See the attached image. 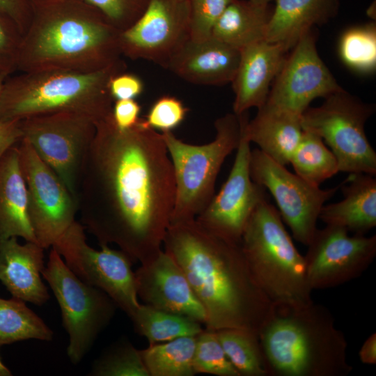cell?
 <instances>
[{"mask_svg":"<svg viewBox=\"0 0 376 376\" xmlns=\"http://www.w3.org/2000/svg\"><path fill=\"white\" fill-rule=\"evenodd\" d=\"M242 119L243 134L250 143L257 144L277 163L290 164L303 134L301 115L265 103L252 120H249L246 112Z\"/></svg>","mask_w":376,"mask_h":376,"instance_id":"cell-22","label":"cell"},{"mask_svg":"<svg viewBox=\"0 0 376 376\" xmlns=\"http://www.w3.org/2000/svg\"><path fill=\"white\" fill-rule=\"evenodd\" d=\"M17 238L0 241V281L13 297L41 306L49 299L41 278L44 249L33 242L20 244Z\"/></svg>","mask_w":376,"mask_h":376,"instance_id":"cell-21","label":"cell"},{"mask_svg":"<svg viewBox=\"0 0 376 376\" xmlns=\"http://www.w3.org/2000/svg\"><path fill=\"white\" fill-rule=\"evenodd\" d=\"M109 87L115 101L136 98L142 93L144 85L139 77L125 71L113 77Z\"/></svg>","mask_w":376,"mask_h":376,"instance_id":"cell-39","label":"cell"},{"mask_svg":"<svg viewBox=\"0 0 376 376\" xmlns=\"http://www.w3.org/2000/svg\"><path fill=\"white\" fill-rule=\"evenodd\" d=\"M27 194V213L37 243L52 247L75 221V198L24 139L17 143Z\"/></svg>","mask_w":376,"mask_h":376,"instance_id":"cell-13","label":"cell"},{"mask_svg":"<svg viewBox=\"0 0 376 376\" xmlns=\"http://www.w3.org/2000/svg\"><path fill=\"white\" fill-rule=\"evenodd\" d=\"M253 3L258 4V5H268L270 2L274 1V0H249Z\"/></svg>","mask_w":376,"mask_h":376,"instance_id":"cell-46","label":"cell"},{"mask_svg":"<svg viewBox=\"0 0 376 376\" xmlns=\"http://www.w3.org/2000/svg\"><path fill=\"white\" fill-rule=\"evenodd\" d=\"M21 127L22 138L56 174L75 199L79 171L94 138L96 122L85 115L58 112L21 120Z\"/></svg>","mask_w":376,"mask_h":376,"instance_id":"cell-11","label":"cell"},{"mask_svg":"<svg viewBox=\"0 0 376 376\" xmlns=\"http://www.w3.org/2000/svg\"><path fill=\"white\" fill-rule=\"evenodd\" d=\"M249 173L253 182L274 197L282 220L293 237L307 246L315 230L322 207L338 187L322 189L290 172L259 148L251 150Z\"/></svg>","mask_w":376,"mask_h":376,"instance_id":"cell-12","label":"cell"},{"mask_svg":"<svg viewBox=\"0 0 376 376\" xmlns=\"http://www.w3.org/2000/svg\"><path fill=\"white\" fill-rule=\"evenodd\" d=\"M373 105L363 102L344 89L327 97L301 116L303 130L322 138L334 153L339 172L376 174V152L368 140L365 124Z\"/></svg>","mask_w":376,"mask_h":376,"instance_id":"cell-8","label":"cell"},{"mask_svg":"<svg viewBox=\"0 0 376 376\" xmlns=\"http://www.w3.org/2000/svg\"><path fill=\"white\" fill-rule=\"evenodd\" d=\"M240 245L253 276L272 303L313 301L304 258L294 245L280 213L267 198L251 214Z\"/></svg>","mask_w":376,"mask_h":376,"instance_id":"cell-6","label":"cell"},{"mask_svg":"<svg viewBox=\"0 0 376 376\" xmlns=\"http://www.w3.org/2000/svg\"><path fill=\"white\" fill-rule=\"evenodd\" d=\"M31 7L54 1L56 0H27Z\"/></svg>","mask_w":376,"mask_h":376,"instance_id":"cell-45","label":"cell"},{"mask_svg":"<svg viewBox=\"0 0 376 376\" xmlns=\"http://www.w3.org/2000/svg\"><path fill=\"white\" fill-rule=\"evenodd\" d=\"M189 0H150L139 19L120 35L122 55L152 61L167 69L190 38Z\"/></svg>","mask_w":376,"mask_h":376,"instance_id":"cell-15","label":"cell"},{"mask_svg":"<svg viewBox=\"0 0 376 376\" xmlns=\"http://www.w3.org/2000/svg\"><path fill=\"white\" fill-rule=\"evenodd\" d=\"M138 333L150 345L182 336H196L203 331L200 322L191 318L140 304L130 318Z\"/></svg>","mask_w":376,"mask_h":376,"instance_id":"cell-27","label":"cell"},{"mask_svg":"<svg viewBox=\"0 0 376 376\" xmlns=\"http://www.w3.org/2000/svg\"><path fill=\"white\" fill-rule=\"evenodd\" d=\"M188 109L178 98L164 95L158 98L150 107L142 123L147 127L162 132L171 131L185 120Z\"/></svg>","mask_w":376,"mask_h":376,"instance_id":"cell-37","label":"cell"},{"mask_svg":"<svg viewBox=\"0 0 376 376\" xmlns=\"http://www.w3.org/2000/svg\"><path fill=\"white\" fill-rule=\"evenodd\" d=\"M275 7L268 22L265 40L291 49L299 39L315 25L333 18L339 8L338 0H274Z\"/></svg>","mask_w":376,"mask_h":376,"instance_id":"cell-23","label":"cell"},{"mask_svg":"<svg viewBox=\"0 0 376 376\" xmlns=\"http://www.w3.org/2000/svg\"><path fill=\"white\" fill-rule=\"evenodd\" d=\"M22 33L16 24L0 13V74L8 77L17 71Z\"/></svg>","mask_w":376,"mask_h":376,"instance_id":"cell-38","label":"cell"},{"mask_svg":"<svg viewBox=\"0 0 376 376\" xmlns=\"http://www.w3.org/2000/svg\"><path fill=\"white\" fill-rule=\"evenodd\" d=\"M10 375H12L11 371L3 363L0 357V376H10Z\"/></svg>","mask_w":376,"mask_h":376,"instance_id":"cell-44","label":"cell"},{"mask_svg":"<svg viewBox=\"0 0 376 376\" xmlns=\"http://www.w3.org/2000/svg\"><path fill=\"white\" fill-rule=\"evenodd\" d=\"M173 165L162 133L141 122L120 130L112 113L96 123L75 200L82 225L100 244L114 243L146 263L163 245L173 209Z\"/></svg>","mask_w":376,"mask_h":376,"instance_id":"cell-1","label":"cell"},{"mask_svg":"<svg viewBox=\"0 0 376 376\" xmlns=\"http://www.w3.org/2000/svg\"><path fill=\"white\" fill-rule=\"evenodd\" d=\"M215 332L226 357L240 375L268 376L258 335L237 329Z\"/></svg>","mask_w":376,"mask_h":376,"instance_id":"cell-31","label":"cell"},{"mask_svg":"<svg viewBox=\"0 0 376 376\" xmlns=\"http://www.w3.org/2000/svg\"><path fill=\"white\" fill-rule=\"evenodd\" d=\"M190 5V39L205 40L233 0H189Z\"/></svg>","mask_w":376,"mask_h":376,"instance_id":"cell-36","label":"cell"},{"mask_svg":"<svg viewBox=\"0 0 376 376\" xmlns=\"http://www.w3.org/2000/svg\"><path fill=\"white\" fill-rule=\"evenodd\" d=\"M196 336H182L141 350L150 376L194 375L192 361Z\"/></svg>","mask_w":376,"mask_h":376,"instance_id":"cell-29","label":"cell"},{"mask_svg":"<svg viewBox=\"0 0 376 376\" xmlns=\"http://www.w3.org/2000/svg\"><path fill=\"white\" fill-rule=\"evenodd\" d=\"M240 58V50L210 37L189 39L172 57L167 69L195 84L222 86L231 83Z\"/></svg>","mask_w":376,"mask_h":376,"instance_id":"cell-20","label":"cell"},{"mask_svg":"<svg viewBox=\"0 0 376 376\" xmlns=\"http://www.w3.org/2000/svg\"><path fill=\"white\" fill-rule=\"evenodd\" d=\"M141 106L134 99L115 100L112 116L116 125L120 130L134 127L139 121Z\"/></svg>","mask_w":376,"mask_h":376,"instance_id":"cell-40","label":"cell"},{"mask_svg":"<svg viewBox=\"0 0 376 376\" xmlns=\"http://www.w3.org/2000/svg\"><path fill=\"white\" fill-rule=\"evenodd\" d=\"M304 256L313 290L336 287L359 277L376 256V235H349L339 226L315 230Z\"/></svg>","mask_w":376,"mask_h":376,"instance_id":"cell-14","label":"cell"},{"mask_svg":"<svg viewBox=\"0 0 376 376\" xmlns=\"http://www.w3.org/2000/svg\"><path fill=\"white\" fill-rule=\"evenodd\" d=\"M42 276L49 283L61 311L63 325L69 336L68 357L73 364H77L109 323L117 306L102 290L77 277L54 247Z\"/></svg>","mask_w":376,"mask_h":376,"instance_id":"cell-9","label":"cell"},{"mask_svg":"<svg viewBox=\"0 0 376 376\" xmlns=\"http://www.w3.org/2000/svg\"><path fill=\"white\" fill-rule=\"evenodd\" d=\"M21 237L36 242L27 213V194L17 143L0 158V241Z\"/></svg>","mask_w":376,"mask_h":376,"instance_id":"cell-25","label":"cell"},{"mask_svg":"<svg viewBox=\"0 0 376 376\" xmlns=\"http://www.w3.org/2000/svg\"><path fill=\"white\" fill-rule=\"evenodd\" d=\"M251 150L250 142L242 130L241 140L227 180L195 219L208 230L236 242H240L244 229L256 206L267 198L265 189L253 182L250 176Z\"/></svg>","mask_w":376,"mask_h":376,"instance_id":"cell-17","label":"cell"},{"mask_svg":"<svg viewBox=\"0 0 376 376\" xmlns=\"http://www.w3.org/2000/svg\"><path fill=\"white\" fill-rule=\"evenodd\" d=\"M339 54L351 69L368 73L376 66V29L373 24L350 28L342 36Z\"/></svg>","mask_w":376,"mask_h":376,"instance_id":"cell-32","label":"cell"},{"mask_svg":"<svg viewBox=\"0 0 376 376\" xmlns=\"http://www.w3.org/2000/svg\"><path fill=\"white\" fill-rule=\"evenodd\" d=\"M31 8L18 52L20 72H95L121 59V31L94 7L81 0H56Z\"/></svg>","mask_w":376,"mask_h":376,"instance_id":"cell-3","label":"cell"},{"mask_svg":"<svg viewBox=\"0 0 376 376\" xmlns=\"http://www.w3.org/2000/svg\"><path fill=\"white\" fill-rule=\"evenodd\" d=\"M53 336L52 329L24 301L0 298V346L28 339L49 341Z\"/></svg>","mask_w":376,"mask_h":376,"instance_id":"cell-30","label":"cell"},{"mask_svg":"<svg viewBox=\"0 0 376 376\" xmlns=\"http://www.w3.org/2000/svg\"><path fill=\"white\" fill-rule=\"evenodd\" d=\"M290 163L295 174L306 182L320 186L339 172L336 157L318 135L303 130Z\"/></svg>","mask_w":376,"mask_h":376,"instance_id":"cell-28","label":"cell"},{"mask_svg":"<svg viewBox=\"0 0 376 376\" xmlns=\"http://www.w3.org/2000/svg\"><path fill=\"white\" fill-rule=\"evenodd\" d=\"M98 10L118 30L134 24L146 9L150 0H81Z\"/></svg>","mask_w":376,"mask_h":376,"instance_id":"cell-35","label":"cell"},{"mask_svg":"<svg viewBox=\"0 0 376 376\" xmlns=\"http://www.w3.org/2000/svg\"><path fill=\"white\" fill-rule=\"evenodd\" d=\"M359 356L361 361L366 364L376 363V334H372L363 343Z\"/></svg>","mask_w":376,"mask_h":376,"instance_id":"cell-43","label":"cell"},{"mask_svg":"<svg viewBox=\"0 0 376 376\" xmlns=\"http://www.w3.org/2000/svg\"><path fill=\"white\" fill-rule=\"evenodd\" d=\"M91 375L97 376H150L140 351L123 341L110 347L93 363Z\"/></svg>","mask_w":376,"mask_h":376,"instance_id":"cell-33","label":"cell"},{"mask_svg":"<svg viewBox=\"0 0 376 376\" xmlns=\"http://www.w3.org/2000/svg\"><path fill=\"white\" fill-rule=\"evenodd\" d=\"M195 373L219 376H240L226 357L215 331H203L196 336L193 357Z\"/></svg>","mask_w":376,"mask_h":376,"instance_id":"cell-34","label":"cell"},{"mask_svg":"<svg viewBox=\"0 0 376 376\" xmlns=\"http://www.w3.org/2000/svg\"><path fill=\"white\" fill-rule=\"evenodd\" d=\"M343 186V200L324 205L320 213L326 225L365 235L376 226V178L367 173H350Z\"/></svg>","mask_w":376,"mask_h":376,"instance_id":"cell-24","label":"cell"},{"mask_svg":"<svg viewBox=\"0 0 376 376\" xmlns=\"http://www.w3.org/2000/svg\"><path fill=\"white\" fill-rule=\"evenodd\" d=\"M52 247L81 281L104 292L130 318L134 314L141 304L127 254L105 244L100 250L91 247L84 226L76 221Z\"/></svg>","mask_w":376,"mask_h":376,"instance_id":"cell-10","label":"cell"},{"mask_svg":"<svg viewBox=\"0 0 376 376\" xmlns=\"http://www.w3.org/2000/svg\"><path fill=\"white\" fill-rule=\"evenodd\" d=\"M22 137L21 120H0V158Z\"/></svg>","mask_w":376,"mask_h":376,"instance_id":"cell-42","label":"cell"},{"mask_svg":"<svg viewBox=\"0 0 376 376\" xmlns=\"http://www.w3.org/2000/svg\"><path fill=\"white\" fill-rule=\"evenodd\" d=\"M206 312L207 330L237 329L258 336L272 302L253 276L240 242L195 219L169 225L163 241Z\"/></svg>","mask_w":376,"mask_h":376,"instance_id":"cell-2","label":"cell"},{"mask_svg":"<svg viewBox=\"0 0 376 376\" xmlns=\"http://www.w3.org/2000/svg\"><path fill=\"white\" fill-rule=\"evenodd\" d=\"M211 142L191 145L171 131L163 132L174 172L175 194L170 224L196 219L212 199L215 182L225 159L237 150L242 137V117L227 113L214 122Z\"/></svg>","mask_w":376,"mask_h":376,"instance_id":"cell-7","label":"cell"},{"mask_svg":"<svg viewBox=\"0 0 376 376\" xmlns=\"http://www.w3.org/2000/svg\"><path fill=\"white\" fill-rule=\"evenodd\" d=\"M6 78V77L0 74V101H1L3 86V84H4Z\"/></svg>","mask_w":376,"mask_h":376,"instance_id":"cell-47","label":"cell"},{"mask_svg":"<svg viewBox=\"0 0 376 376\" xmlns=\"http://www.w3.org/2000/svg\"><path fill=\"white\" fill-rule=\"evenodd\" d=\"M268 376H346L347 343L324 306L272 303L258 332Z\"/></svg>","mask_w":376,"mask_h":376,"instance_id":"cell-4","label":"cell"},{"mask_svg":"<svg viewBox=\"0 0 376 376\" xmlns=\"http://www.w3.org/2000/svg\"><path fill=\"white\" fill-rule=\"evenodd\" d=\"M313 29L287 54L265 103L301 115L318 97L343 90L318 53Z\"/></svg>","mask_w":376,"mask_h":376,"instance_id":"cell-16","label":"cell"},{"mask_svg":"<svg viewBox=\"0 0 376 376\" xmlns=\"http://www.w3.org/2000/svg\"><path fill=\"white\" fill-rule=\"evenodd\" d=\"M126 68L120 59L95 72L42 70L10 75L3 86L0 120L70 112L87 116L97 123L112 113L114 100L109 82Z\"/></svg>","mask_w":376,"mask_h":376,"instance_id":"cell-5","label":"cell"},{"mask_svg":"<svg viewBox=\"0 0 376 376\" xmlns=\"http://www.w3.org/2000/svg\"><path fill=\"white\" fill-rule=\"evenodd\" d=\"M288 52L281 45L265 40L240 49L239 65L231 82L235 93L234 113L241 115L266 102Z\"/></svg>","mask_w":376,"mask_h":376,"instance_id":"cell-19","label":"cell"},{"mask_svg":"<svg viewBox=\"0 0 376 376\" xmlns=\"http://www.w3.org/2000/svg\"><path fill=\"white\" fill-rule=\"evenodd\" d=\"M0 13L10 19L22 35L32 17V8L27 0H0Z\"/></svg>","mask_w":376,"mask_h":376,"instance_id":"cell-41","label":"cell"},{"mask_svg":"<svg viewBox=\"0 0 376 376\" xmlns=\"http://www.w3.org/2000/svg\"><path fill=\"white\" fill-rule=\"evenodd\" d=\"M138 296L150 306L205 323L206 312L185 273L164 250L134 273Z\"/></svg>","mask_w":376,"mask_h":376,"instance_id":"cell-18","label":"cell"},{"mask_svg":"<svg viewBox=\"0 0 376 376\" xmlns=\"http://www.w3.org/2000/svg\"><path fill=\"white\" fill-rule=\"evenodd\" d=\"M272 13L269 4L233 0L215 24L211 36L240 50L265 40Z\"/></svg>","mask_w":376,"mask_h":376,"instance_id":"cell-26","label":"cell"}]
</instances>
